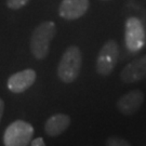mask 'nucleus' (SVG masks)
Here are the masks:
<instances>
[{"label":"nucleus","instance_id":"1","mask_svg":"<svg viewBox=\"0 0 146 146\" xmlns=\"http://www.w3.org/2000/svg\"><path fill=\"white\" fill-rule=\"evenodd\" d=\"M56 33L55 23L46 21L40 23L33 31L29 40V49L33 56L42 61L47 58L50 52V44Z\"/></svg>","mask_w":146,"mask_h":146},{"label":"nucleus","instance_id":"2","mask_svg":"<svg viewBox=\"0 0 146 146\" xmlns=\"http://www.w3.org/2000/svg\"><path fill=\"white\" fill-rule=\"evenodd\" d=\"M82 66V54L77 46H69L63 52L58 65V77L64 84H72L78 78Z\"/></svg>","mask_w":146,"mask_h":146},{"label":"nucleus","instance_id":"3","mask_svg":"<svg viewBox=\"0 0 146 146\" xmlns=\"http://www.w3.org/2000/svg\"><path fill=\"white\" fill-rule=\"evenodd\" d=\"M34 127L24 120H15L3 133L5 146H28L34 136Z\"/></svg>","mask_w":146,"mask_h":146},{"label":"nucleus","instance_id":"4","mask_svg":"<svg viewBox=\"0 0 146 146\" xmlns=\"http://www.w3.org/2000/svg\"><path fill=\"white\" fill-rule=\"evenodd\" d=\"M118 58H119V46L117 41L113 39L107 40L102 46L96 58L95 69L98 74L103 77L110 76L115 69Z\"/></svg>","mask_w":146,"mask_h":146},{"label":"nucleus","instance_id":"5","mask_svg":"<svg viewBox=\"0 0 146 146\" xmlns=\"http://www.w3.org/2000/svg\"><path fill=\"white\" fill-rule=\"evenodd\" d=\"M145 29L142 22L135 17L131 16L125 21V42L127 49L130 52H139L145 43Z\"/></svg>","mask_w":146,"mask_h":146},{"label":"nucleus","instance_id":"6","mask_svg":"<svg viewBox=\"0 0 146 146\" xmlns=\"http://www.w3.org/2000/svg\"><path fill=\"white\" fill-rule=\"evenodd\" d=\"M36 79V72L31 68H27L11 75L7 81V86L13 93H23L35 84Z\"/></svg>","mask_w":146,"mask_h":146},{"label":"nucleus","instance_id":"7","mask_svg":"<svg viewBox=\"0 0 146 146\" xmlns=\"http://www.w3.org/2000/svg\"><path fill=\"white\" fill-rule=\"evenodd\" d=\"M89 7V0H62L58 7V15L67 21L78 20L87 13Z\"/></svg>","mask_w":146,"mask_h":146},{"label":"nucleus","instance_id":"8","mask_svg":"<svg viewBox=\"0 0 146 146\" xmlns=\"http://www.w3.org/2000/svg\"><path fill=\"white\" fill-rule=\"evenodd\" d=\"M120 79L125 84H133L146 79V54L128 63L120 72Z\"/></svg>","mask_w":146,"mask_h":146},{"label":"nucleus","instance_id":"9","mask_svg":"<svg viewBox=\"0 0 146 146\" xmlns=\"http://www.w3.org/2000/svg\"><path fill=\"white\" fill-rule=\"evenodd\" d=\"M144 102V93L135 89L121 95L117 101V108L122 115L131 116L140 110Z\"/></svg>","mask_w":146,"mask_h":146},{"label":"nucleus","instance_id":"10","mask_svg":"<svg viewBox=\"0 0 146 146\" xmlns=\"http://www.w3.org/2000/svg\"><path fill=\"white\" fill-rule=\"evenodd\" d=\"M70 123H72V119L66 114L52 115L48 118L44 123L46 134L50 137H56L67 130Z\"/></svg>","mask_w":146,"mask_h":146},{"label":"nucleus","instance_id":"11","mask_svg":"<svg viewBox=\"0 0 146 146\" xmlns=\"http://www.w3.org/2000/svg\"><path fill=\"white\" fill-rule=\"evenodd\" d=\"M105 146H131V144L123 137L110 136L105 141Z\"/></svg>","mask_w":146,"mask_h":146},{"label":"nucleus","instance_id":"12","mask_svg":"<svg viewBox=\"0 0 146 146\" xmlns=\"http://www.w3.org/2000/svg\"><path fill=\"white\" fill-rule=\"evenodd\" d=\"M31 0H5L7 7L12 10H19L29 2Z\"/></svg>","mask_w":146,"mask_h":146},{"label":"nucleus","instance_id":"13","mask_svg":"<svg viewBox=\"0 0 146 146\" xmlns=\"http://www.w3.org/2000/svg\"><path fill=\"white\" fill-rule=\"evenodd\" d=\"M29 146H46V143L42 137H37L35 140H31Z\"/></svg>","mask_w":146,"mask_h":146},{"label":"nucleus","instance_id":"14","mask_svg":"<svg viewBox=\"0 0 146 146\" xmlns=\"http://www.w3.org/2000/svg\"><path fill=\"white\" fill-rule=\"evenodd\" d=\"M3 111H5V102H3V100L0 98V123H1V120H2Z\"/></svg>","mask_w":146,"mask_h":146},{"label":"nucleus","instance_id":"15","mask_svg":"<svg viewBox=\"0 0 146 146\" xmlns=\"http://www.w3.org/2000/svg\"><path fill=\"white\" fill-rule=\"evenodd\" d=\"M102 1H110V0H102Z\"/></svg>","mask_w":146,"mask_h":146}]
</instances>
